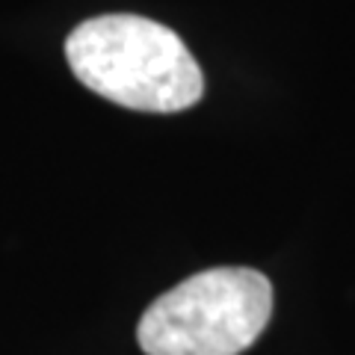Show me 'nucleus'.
Masks as SVG:
<instances>
[{
    "label": "nucleus",
    "instance_id": "nucleus-1",
    "mask_svg": "<svg viewBox=\"0 0 355 355\" xmlns=\"http://www.w3.org/2000/svg\"><path fill=\"white\" fill-rule=\"evenodd\" d=\"M65 60L86 89L139 113H181L205 95V74L181 36L142 15L113 12L77 24Z\"/></svg>",
    "mask_w": 355,
    "mask_h": 355
},
{
    "label": "nucleus",
    "instance_id": "nucleus-2",
    "mask_svg": "<svg viewBox=\"0 0 355 355\" xmlns=\"http://www.w3.org/2000/svg\"><path fill=\"white\" fill-rule=\"evenodd\" d=\"M272 314V284L249 266L190 275L146 308L137 340L146 355H240Z\"/></svg>",
    "mask_w": 355,
    "mask_h": 355
}]
</instances>
